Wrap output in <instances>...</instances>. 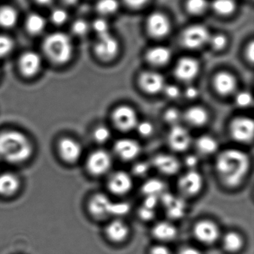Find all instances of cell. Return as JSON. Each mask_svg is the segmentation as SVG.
I'll return each mask as SVG.
<instances>
[{
  "instance_id": "6da1fadb",
  "label": "cell",
  "mask_w": 254,
  "mask_h": 254,
  "mask_svg": "<svg viewBox=\"0 0 254 254\" xmlns=\"http://www.w3.org/2000/svg\"><path fill=\"white\" fill-rule=\"evenodd\" d=\"M251 167L249 155L235 148L225 149L218 154L214 168L219 182L229 189L237 188L243 184Z\"/></svg>"
},
{
  "instance_id": "7a4b0ae2",
  "label": "cell",
  "mask_w": 254,
  "mask_h": 254,
  "mask_svg": "<svg viewBox=\"0 0 254 254\" xmlns=\"http://www.w3.org/2000/svg\"><path fill=\"white\" fill-rule=\"evenodd\" d=\"M33 153V146L23 133L8 130L0 133V158L18 164L28 161Z\"/></svg>"
},
{
  "instance_id": "3957f363",
  "label": "cell",
  "mask_w": 254,
  "mask_h": 254,
  "mask_svg": "<svg viewBox=\"0 0 254 254\" xmlns=\"http://www.w3.org/2000/svg\"><path fill=\"white\" fill-rule=\"evenodd\" d=\"M43 52L46 58L57 65L67 64L73 58V42L67 34L56 32L45 39L43 44Z\"/></svg>"
},
{
  "instance_id": "277c9868",
  "label": "cell",
  "mask_w": 254,
  "mask_h": 254,
  "mask_svg": "<svg viewBox=\"0 0 254 254\" xmlns=\"http://www.w3.org/2000/svg\"><path fill=\"white\" fill-rule=\"evenodd\" d=\"M111 120L114 127L124 132L135 129L140 122L136 110L128 105L116 107L112 112Z\"/></svg>"
},
{
  "instance_id": "5b68a950",
  "label": "cell",
  "mask_w": 254,
  "mask_h": 254,
  "mask_svg": "<svg viewBox=\"0 0 254 254\" xmlns=\"http://www.w3.org/2000/svg\"><path fill=\"white\" fill-rule=\"evenodd\" d=\"M229 134L235 141L249 143L253 141L254 122L253 119L246 116L236 117L229 125Z\"/></svg>"
},
{
  "instance_id": "8992f818",
  "label": "cell",
  "mask_w": 254,
  "mask_h": 254,
  "mask_svg": "<svg viewBox=\"0 0 254 254\" xmlns=\"http://www.w3.org/2000/svg\"><path fill=\"white\" fill-rule=\"evenodd\" d=\"M204 183V177L198 170H188L179 178L177 188L183 196L191 198L199 194Z\"/></svg>"
},
{
  "instance_id": "52a82bcc",
  "label": "cell",
  "mask_w": 254,
  "mask_h": 254,
  "mask_svg": "<svg viewBox=\"0 0 254 254\" xmlns=\"http://www.w3.org/2000/svg\"><path fill=\"white\" fill-rule=\"evenodd\" d=\"M113 164V158L107 151L97 149L89 154L86 161L88 173L93 176H101L108 173Z\"/></svg>"
},
{
  "instance_id": "ba28073f",
  "label": "cell",
  "mask_w": 254,
  "mask_h": 254,
  "mask_svg": "<svg viewBox=\"0 0 254 254\" xmlns=\"http://www.w3.org/2000/svg\"><path fill=\"white\" fill-rule=\"evenodd\" d=\"M210 34L204 25L188 27L181 36L182 44L189 49H198L208 43Z\"/></svg>"
},
{
  "instance_id": "9c48e42d",
  "label": "cell",
  "mask_w": 254,
  "mask_h": 254,
  "mask_svg": "<svg viewBox=\"0 0 254 254\" xmlns=\"http://www.w3.org/2000/svg\"><path fill=\"white\" fill-rule=\"evenodd\" d=\"M167 143L174 152H184L192 145V136L187 128L180 125H177L170 127L167 135Z\"/></svg>"
},
{
  "instance_id": "30bf717a",
  "label": "cell",
  "mask_w": 254,
  "mask_h": 254,
  "mask_svg": "<svg viewBox=\"0 0 254 254\" xmlns=\"http://www.w3.org/2000/svg\"><path fill=\"white\" fill-rule=\"evenodd\" d=\"M194 237L206 246L214 244L220 237V229L216 222L211 220L199 221L193 228Z\"/></svg>"
},
{
  "instance_id": "8fae6325",
  "label": "cell",
  "mask_w": 254,
  "mask_h": 254,
  "mask_svg": "<svg viewBox=\"0 0 254 254\" xmlns=\"http://www.w3.org/2000/svg\"><path fill=\"white\" fill-rule=\"evenodd\" d=\"M201 66L196 59L190 57L180 58L174 68L176 78L183 83H189L195 80L199 74Z\"/></svg>"
},
{
  "instance_id": "7c38bea8",
  "label": "cell",
  "mask_w": 254,
  "mask_h": 254,
  "mask_svg": "<svg viewBox=\"0 0 254 254\" xmlns=\"http://www.w3.org/2000/svg\"><path fill=\"white\" fill-rule=\"evenodd\" d=\"M138 84L145 93L154 95L163 92L166 86V80L161 73L146 71L139 76Z\"/></svg>"
},
{
  "instance_id": "4fadbf2b",
  "label": "cell",
  "mask_w": 254,
  "mask_h": 254,
  "mask_svg": "<svg viewBox=\"0 0 254 254\" xmlns=\"http://www.w3.org/2000/svg\"><path fill=\"white\" fill-rule=\"evenodd\" d=\"M119 50L117 40L110 34L98 37L94 47V52L97 58L104 62L113 61L117 56Z\"/></svg>"
},
{
  "instance_id": "5bb4252c",
  "label": "cell",
  "mask_w": 254,
  "mask_h": 254,
  "mask_svg": "<svg viewBox=\"0 0 254 254\" xmlns=\"http://www.w3.org/2000/svg\"><path fill=\"white\" fill-rule=\"evenodd\" d=\"M213 86L218 95L229 97L237 92L238 80L236 76L229 71H219L213 77Z\"/></svg>"
},
{
  "instance_id": "9a60e30c",
  "label": "cell",
  "mask_w": 254,
  "mask_h": 254,
  "mask_svg": "<svg viewBox=\"0 0 254 254\" xmlns=\"http://www.w3.org/2000/svg\"><path fill=\"white\" fill-rule=\"evenodd\" d=\"M151 166L166 176H172L180 171L181 164L177 157L168 153L155 155L151 161Z\"/></svg>"
},
{
  "instance_id": "2e32d148",
  "label": "cell",
  "mask_w": 254,
  "mask_h": 254,
  "mask_svg": "<svg viewBox=\"0 0 254 254\" xmlns=\"http://www.w3.org/2000/svg\"><path fill=\"white\" fill-rule=\"evenodd\" d=\"M113 151L116 156L123 161H131L135 160L142 152L141 145L135 139H119L113 145Z\"/></svg>"
},
{
  "instance_id": "e0dca14e",
  "label": "cell",
  "mask_w": 254,
  "mask_h": 254,
  "mask_svg": "<svg viewBox=\"0 0 254 254\" xmlns=\"http://www.w3.org/2000/svg\"><path fill=\"white\" fill-rule=\"evenodd\" d=\"M107 188L116 195H124L132 190L134 181L132 176L125 171H116L109 176Z\"/></svg>"
},
{
  "instance_id": "ac0fdd59",
  "label": "cell",
  "mask_w": 254,
  "mask_h": 254,
  "mask_svg": "<svg viewBox=\"0 0 254 254\" xmlns=\"http://www.w3.org/2000/svg\"><path fill=\"white\" fill-rule=\"evenodd\" d=\"M112 204L113 201L105 194L96 193L88 201V211L94 219L102 220L111 216Z\"/></svg>"
},
{
  "instance_id": "d6986e66",
  "label": "cell",
  "mask_w": 254,
  "mask_h": 254,
  "mask_svg": "<svg viewBox=\"0 0 254 254\" xmlns=\"http://www.w3.org/2000/svg\"><path fill=\"white\" fill-rule=\"evenodd\" d=\"M148 32L155 38H163L169 34L171 23L164 13L155 12L148 17L146 21Z\"/></svg>"
},
{
  "instance_id": "ffe728a7",
  "label": "cell",
  "mask_w": 254,
  "mask_h": 254,
  "mask_svg": "<svg viewBox=\"0 0 254 254\" xmlns=\"http://www.w3.org/2000/svg\"><path fill=\"white\" fill-rule=\"evenodd\" d=\"M58 152L64 161L73 164L77 162L82 156V145L74 139L64 137L58 143Z\"/></svg>"
},
{
  "instance_id": "44dd1931",
  "label": "cell",
  "mask_w": 254,
  "mask_h": 254,
  "mask_svg": "<svg viewBox=\"0 0 254 254\" xmlns=\"http://www.w3.org/2000/svg\"><path fill=\"white\" fill-rule=\"evenodd\" d=\"M19 71L26 77H32L38 74L42 66L40 55L34 52H26L19 59Z\"/></svg>"
},
{
  "instance_id": "7402d4cb",
  "label": "cell",
  "mask_w": 254,
  "mask_h": 254,
  "mask_svg": "<svg viewBox=\"0 0 254 254\" xmlns=\"http://www.w3.org/2000/svg\"><path fill=\"white\" fill-rule=\"evenodd\" d=\"M104 232L109 241L116 244H120L128 240L130 229L128 225L123 221L115 219L107 224Z\"/></svg>"
},
{
  "instance_id": "603a6c76",
  "label": "cell",
  "mask_w": 254,
  "mask_h": 254,
  "mask_svg": "<svg viewBox=\"0 0 254 254\" xmlns=\"http://www.w3.org/2000/svg\"><path fill=\"white\" fill-rule=\"evenodd\" d=\"M210 120L208 111L200 106H192L183 113V121L189 127L201 128L207 125Z\"/></svg>"
},
{
  "instance_id": "cb8c5ba5",
  "label": "cell",
  "mask_w": 254,
  "mask_h": 254,
  "mask_svg": "<svg viewBox=\"0 0 254 254\" xmlns=\"http://www.w3.org/2000/svg\"><path fill=\"white\" fill-rule=\"evenodd\" d=\"M146 58L148 63L154 66H164L171 60V52L166 46H155L148 51Z\"/></svg>"
},
{
  "instance_id": "d4e9b609",
  "label": "cell",
  "mask_w": 254,
  "mask_h": 254,
  "mask_svg": "<svg viewBox=\"0 0 254 254\" xmlns=\"http://www.w3.org/2000/svg\"><path fill=\"white\" fill-rule=\"evenodd\" d=\"M177 231L172 223L167 221H162L154 225L152 235L158 241L167 243L174 240L177 237Z\"/></svg>"
},
{
  "instance_id": "484cf974",
  "label": "cell",
  "mask_w": 254,
  "mask_h": 254,
  "mask_svg": "<svg viewBox=\"0 0 254 254\" xmlns=\"http://www.w3.org/2000/svg\"><path fill=\"white\" fill-rule=\"evenodd\" d=\"M195 149L201 155L210 156L217 152L219 143L217 139L210 134H203L195 140Z\"/></svg>"
},
{
  "instance_id": "4316f807",
  "label": "cell",
  "mask_w": 254,
  "mask_h": 254,
  "mask_svg": "<svg viewBox=\"0 0 254 254\" xmlns=\"http://www.w3.org/2000/svg\"><path fill=\"white\" fill-rule=\"evenodd\" d=\"M20 187V182L17 176L13 173H4L0 174V195L10 196L14 195Z\"/></svg>"
},
{
  "instance_id": "83f0119b",
  "label": "cell",
  "mask_w": 254,
  "mask_h": 254,
  "mask_svg": "<svg viewBox=\"0 0 254 254\" xmlns=\"http://www.w3.org/2000/svg\"><path fill=\"white\" fill-rule=\"evenodd\" d=\"M244 240L241 234L235 231L227 233L222 239V246L229 254H237L243 249Z\"/></svg>"
},
{
  "instance_id": "f1b7e54d",
  "label": "cell",
  "mask_w": 254,
  "mask_h": 254,
  "mask_svg": "<svg viewBox=\"0 0 254 254\" xmlns=\"http://www.w3.org/2000/svg\"><path fill=\"white\" fill-rule=\"evenodd\" d=\"M167 208V213L173 219H179L184 215L185 204L181 199H176L171 195H164L163 200Z\"/></svg>"
},
{
  "instance_id": "f546056e",
  "label": "cell",
  "mask_w": 254,
  "mask_h": 254,
  "mask_svg": "<svg viewBox=\"0 0 254 254\" xmlns=\"http://www.w3.org/2000/svg\"><path fill=\"white\" fill-rule=\"evenodd\" d=\"M46 19L39 13H31L25 21V28L29 34H40L46 28Z\"/></svg>"
},
{
  "instance_id": "4dcf8cb0",
  "label": "cell",
  "mask_w": 254,
  "mask_h": 254,
  "mask_svg": "<svg viewBox=\"0 0 254 254\" xmlns=\"http://www.w3.org/2000/svg\"><path fill=\"white\" fill-rule=\"evenodd\" d=\"M18 14L16 10L10 6L0 7V27L10 28L17 22Z\"/></svg>"
},
{
  "instance_id": "1f68e13d",
  "label": "cell",
  "mask_w": 254,
  "mask_h": 254,
  "mask_svg": "<svg viewBox=\"0 0 254 254\" xmlns=\"http://www.w3.org/2000/svg\"><path fill=\"white\" fill-rule=\"evenodd\" d=\"M164 122L170 127L180 125L183 121V112L175 107H170L164 112L163 115Z\"/></svg>"
},
{
  "instance_id": "d6a6232c",
  "label": "cell",
  "mask_w": 254,
  "mask_h": 254,
  "mask_svg": "<svg viewBox=\"0 0 254 254\" xmlns=\"http://www.w3.org/2000/svg\"><path fill=\"white\" fill-rule=\"evenodd\" d=\"M236 2L234 0H214L213 8L218 14L230 15L236 10Z\"/></svg>"
},
{
  "instance_id": "836d02e7",
  "label": "cell",
  "mask_w": 254,
  "mask_h": 254,
  "mask_svg": "<svg viewBox=\"0 0 254 254\" xmlns=\"http://www.w3.org/2000/svg\"><path fill=\"white\" fill-rule=\"evenodd\" d=\"M143 192L148 195H155L158 196L160 193H163L165 190V185L164 182L158 179H152L149 180L143 185Z\"/></svg>"
},
{
  "instance_id": "e575fe53",
  "label": "cell",
  "mask_w": 254,
  "mask_h": 254,
  "mask_svg": "<svg viewBox=\"0 0 254 254\" xmlns=\"http://www.w3.org/2000/svg\"><path fill=\"white\" fill-rule=\"evenodd\" d=\"M96 9L101 14H113L119 9V2L117 0H99L97 2Z\"/></svg>"
},
{
  "instance_id": "d590c367",
  "label": "cell",
  "mask_w": 254,
  "mask_h": 254,
  "mask_svg": "<svg viewBox=\"0 0 254 254\" xmlns=\"http://www.w3.org/2000/svg\"><path fill=\"white\" fill-rule=\"evenodd\" d=\"M208 5L207 0H188L186 9L192 14L200 15L207 10Z\"/></svg>"
},
{
  "instance_id": "8d00e7d4",
  "label": "cell",
  "mask_w": 254,
  "mask_h": 254,
  "mask_svg": "<svg viewBox=\"0 0 254 254\" xmlns=\"http://www.w3.org/2000/svg\"><path fill=\"white\" fill-rule=\"evenodd\" d=\"M111 135L112 133L110 128L107 127L103 126V125L97 127L92 132L94 140L100 144L107 143L110 140Z\"/></svg>"
},
{
  "instance_id": "74e56055",
  "label": "cell",
  "mask_w": 254,
  "mask_h": 254,
  "mask_svg": "<svg viewBox=\"0 0 254 254\" xmlns=\"http://www.w3.org/2000/svg\"><path fill=\"white\" fill-rule=\"evenodd\" d=\"M235 104L240 108H248L253 104V97L248 91L238 92L236 95Z\"/></svg>"
},
{
  "instance_id": "f35d334b",
  "label": "cell",
  "mask_w": 254,
  "mask_h": 254,
  "mask_svg": "<svg viewBox=\"0 0 254 254\" xmlns=\"http://www.w3.org/2000/svg\"><path fill=\"white\" fill-rule=\"evenodd\" d=\"M135 129L141 137H149L153 134L155 127L149 121H141L138 122Z\"/></svg>"
},
{
  "instance_id": "ab89813d",
  "label": "cell",
  "mask_w": 254,
  "mask_h": 254,
  "mask_svg": "<svg viewBox=\"0 0 254 254\" xmlns=\"http://www.w3.org/2000/svg\"><path fill=\"white\" fill-rule=\"evenodd\" d=\"M13 42L10 37L0 35V58H4L12 52Z\"/></svg>"
},
{
  "instance_id": "60d3db41",
  "label": "cell",
  "mask_w": 254,
  "mask_h": 254,
  "mask_svg": "<svg viewBox=\"0 0 254 254\" xmlns=\"http://www.w3.org/2000/svg\"><path fill=\"white\" fill-rule=\"evenodd\" d=\"M208 43H210V46L214 50L221 51L226 47L227 44H228V40L223 34H216L213 37L210 36Z\"/></svg>"
},
{
  "instance_id": "b9f144b4",
  "label": "cell",
  "mask_w": 254,
  "mask_h": 254,
  "mask_svg": "<svg viewBox=\"0 0 254 254\" xmlns=\"http://www.w3.org/2000/svg\"><path fill=\"white\" fill-rule=\"evenodd\" d=\"M89 25L83 19H78L73 22L72 31L78 37H83L87 34Z\"/></svg>"
},
{
  "instance_id": "7bdbcfd3",
  "label": "cell",
  "mask_w": 254,
  "mask_h": 254,
  "mask_svg": "<svg viewBox=\"0 0 254 254\" xmlns=\"http://www.w3.org/2000/svg\"><path fill=\"white\" fill-rule=\"evenodd\" d=\"M151 168L152 166L150 163L145 162V161L136 163L133 167V173L137 177H144L149 174Z\"/></svg>"
},
{
  "instance_id": "ee69618b",
  "label": "cell",
  "mask_w": 254,
  "mask_h": 254,
  "mask_svg": "<svg viewBox=\"0 0 254 254\" xmlns=\"http://www.w3.org/2000/svg\"><path fill=\"white\" fill-rule=\"evenodd\" d=\"M166 98L171 101L177 100L181 95V91L178 86L174 84H166L164 90H163Z\"/></svg>"
},
{
  "instance_id": "f6af8a7d",
  "label": "cell",
  "mask_w": 254,
  "mask_h": 254,
  "mask_svg": "<svg viewBox=\"0 0 254 254\" xmlns=\"http://www.w3.org/2000/svg\"><path fill=\"white\" fill-rule=\"evenodd\" d=\"M68 19L67 11L63 8H55L51 13V19L55 25H62Z\"/></svg>"
},
{
  "instance_id": "bcb514c9",
  "label": "cell",
  "mask_w": 254,
  "mask_h": 254,
  "mask_svg": "<svg viewBox=\"0 0 254 254\" xmlns=\"http://www.w3.org/2000/svg\"><path fill=\"white\" fill-rule=\"evenodd\" d=\"M130 211V205L125 202H113L111 207V216H121Z\"/></svg>"
},
{
  "instance_id": "7dc6e473",
  "label": "cell",
  "mask_w": 254,
  "mask_h": 254,
  "mask_svg": "<svg viewBox=\"0 0 254 254\" xmlns=\"http://www.w3.org/2000/svg\"><path fill=\"white\" fill-rule=\"evenodd\" d=\"M92 28L95 31L98 37L106 35V34H110L109 33V25L107 21L102 19H98L94 21L92 24Z\"/></svg>"
},
{
  "instance_id": "c3c4849f",
  "label": "cell",
  "mask_w": 254,
  "mask_h": 254,
  "mask_svg": "<svg viewBox=\"0 0 254 254\" xmlns=\"http://www.w3.org/2000/svg\"><path fill=\"white\" fill-rule=\"evenodd\" d=\"M199 164V158L195 155H189L185 158L184 165L187 167L188 170H197Z\"/></svg>"
},
{
  "instance_id": "681fc988",
  "label": "cell",
  "mask_w": 254,
  "mask_h": 254,
  "mask_svg": "<svg viewBox=\"0 0 254 254\" xmlns=\"http://www.w3.org/2000/svg\"><path fill=\"white\" fill-rule=\"evenodd\" d=\"M183 95H184L186 99L192 101V100L196 99L198 98V95H199V91H198V88L195 87V86H189L185 89Z\"/></svg>"
},
{
  "instance_id": "f907efd6",
  "label": "cell",
  "mask_w": 254,
  "mask_h": 254,
  "mask_svg": "<svg viewBox=\"0 0 254 254\" xmlns=\"http://www.w3.org/2000/svg\"><path fill=\"white\" fill-rule=\"evenodd\" d=\"M140 217L145 220H150L155 216V209L149 208V207L143 206L139 211Z\"/></svg>"
},
{
  "instance_id": "816d5d0a",
  "label": "cell",
  "mask_w": 254,
  "mask_h": 254,
  "mask_svg": "<svg viewBox=\"0 0 254 254\" xmlns=\"http://www.w3.org/2000/svg\"><path fill=\"white\" fill-rule=\"evenodd\" d=\"M149 254H171L168 247L164 245H156L151 248Z\"/></svg>"
},
{
  "instance_id": "f5cc1de1",
  "label": "cell",
  "mask_w": 254,
  "mask_h": 254,
  "mask_svg": "<svg viewBox=\"0 0 254 254\" xmlns=\"http://www.w3.org/2000/svg\"><path fill=\"white\" fill-rule=\"evenodd\" d=\"M125 4L132 8H140L144 6L149 0H124Z\"/></svg>"
},
{
  "instance_id": "db71d44e",
  "label": "cell",
  "mask_w": 254,
  "mask_h": 254,
  "mask_svg": "<svg viewBox=\"0 0 254 254\" xmlns=\"http://www.w3.org/2000/svg\"><path fill=\"white\" fill-rule=\"evenodd\" d=\"M246 55L248 61L251 64H253L254 58V44L253 42H252L248 46L247 49H246Z\"/></svg>"
},
{
  "instance_id": "11a10c76",
  "label": "cell",
  "mask_w": 254,
  "mask_h": 254,
  "mask_svg": "<svg viewBox=\"0 0 254 254\" xmlns=\"http://www.w3.org/2000/svg\"><path fill=\"white\" fill-rule=\"evenodd\" d=\"M177 254H201V252L194 247H185L180 249Z\"/></svg>"
},
{
  "instance_id": "9f6ffc18",
  "label": "cell",
  "mask_w": 254,
  "mask_h": 254,
  "mask_svg": "<svg viewBox=\"0 0 254 254\" xmlns=\"http://www.w3.org/2000/svg\"><path fill=\"white\" fill-rule=\"evenodd\" d=\"M62 1L64 4H67V5H73V4H76L79 0H62Z\"/></svg>"
},
{
  "instance_id": "6f0895ef",
  "label": "cell",
  "mask_w": 254,
  "mask_h": 254,
  "mask_svg": "<svg viewBox=\"0 0 254 254\" xmlns=\"http://www.w3.org/2000/svg\"><path fill=\"white\" fill-rule=\"evenodd\" d=\"M37 3L40 4H43V5H46V4H50L53 0H35Z\"/></svg>"
}]
</instances>
